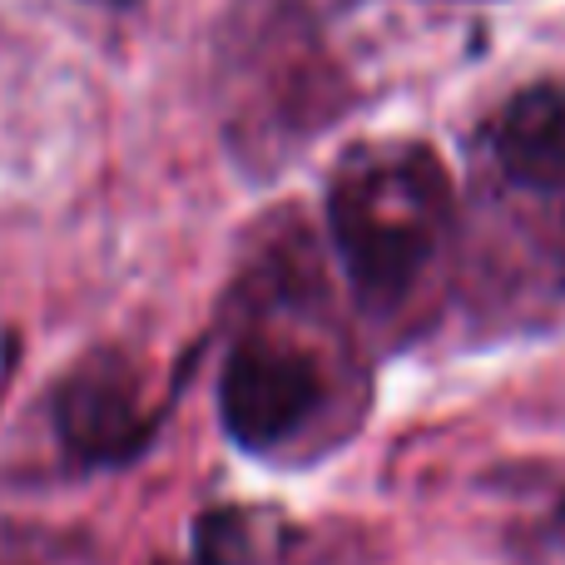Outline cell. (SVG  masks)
I'll list each match as a JSON object with an SVG mask.
<instances>
[{"mask_svg": "<svg viewBox=\"0 0 565 565\" xmlns=\"http://www.w3.org/2000/svg\"><path fill=\"white\" fill-rule=\"evenodd\" d=\"M487 149L497 169L516 189L561 194L565 189V89L531 85L501 105L487 129Z\"/></svg>", "mask_w": 565, "mask_h": 565, "instance_id": "277c9868", "label": "cell"}, {"mask_svg": "<svg viewBox=\"0 0 565 565\" xmlns=\"http://www.w3.org/2000/svg\"><path fill=\"white\" fill-rule=\"evenodd\" d=\"M447 174L422 145H362L328 184V234L362 308L387 312L417 288L447 228Z\"/></svg>", "mask_w": 565, "mask_h": 565, "instance_id": "6da1fadb", "label": "cell"}, {"mask_svg": "<svg viewBox=\"0 0 565 565\" xmlns=\"http://www.w3.org/2000/svg\"><path fill=\"white\" fill-rule=\"evenodd\" d=\"M199 565H244L248 561V516L244 511H209L194 526Z\"/></svg>", "mask_w": 565, "mask_h": 565, "instance_id": "5b68a950", "label": "cell"}, {"mask_svg": "<svg viewBox=\"0 0 565 565\" xmlns=\"http://www.w3.org/2000/svg\"><path fill=\"white\" fill-rule=\"evenodd\" d=\"M95 6H135V0H95Z\"/></svg>", "mask_w": 565, "mask_h": 565, "instance_id": "8992f818", "label": "cell"}, {"mask_svg": "<svg viewBox=\"0 0 565 565\" xmlns=\"http://www.w3.org/2000/svg\"><path fill=\"white\" fill-rule=\"evenodd\" d=\"M322 402V372L288 342L248 338L234 348L218 377V422L244 451L288 441Z\"/></svg>", "mask_w": 565, "mask_h": 565, "instance_id": "7a4b0ae2", "label": "cell"}, {"mask_svg": "<svg viewBox=\"0 0 565 565\" xmlns=\"http://www.w3.org/2000/svg\"><path fill=\"white\" fill-rule=\"evenodd\" d=\"M50 417L65 441L70 457L105 467V461H129L149 441V412L139 407V377L125 352L99 348L85 362L60 377L50 397Z\"/></svg>", "mask_w": 565, "mask_h": 565, "instance_id": "3957f363", "label": "cell"}]
</instances>
